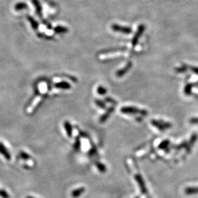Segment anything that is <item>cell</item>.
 <instances>
[{
  "instance_id": "obj_9",
  "label": "cell",
  "mask_w": 198,
  "mask_h": 198,
  "mask_svg": "<svg viewBox=\"0 0 198 198\" xmlns=\"http://www.w3.org/2000/svg\"><path fill=\"white\" fill-rule=\"evenodd\" d=\"M193 84H191V83H189L188 84H186L185 87V89H184V92L185 93V95H190L191 94V92H192V87H193Z\"/></svg>"
},
{
  "instance_id": "obj_1",
  "label": "cell",
  "mask_w": 198,
  "mask_h": 198,
  "mask_svg": "<svg viewBox=\"0 0 198 198\" xmlns=\"http://www.w3.org/2000/svg\"><path fill=\"white\" fill-rule=\"evenodd\" d=\"M152 124L153 126H155L160 129V131H164L165 129H169L171 127V124L170 123L163 122V121H152Z\"/></svg>"
},
{
  "instance_id": "obj_19",
  "label": "cell",
  "mask_w": 198,
  "mask_h": 198,
  "mask_svg": "<svg viewBox=\"0 0 198 198\" xmlns=\"http://www.w3.org/2000/svg\"><path fill=\"white\" fill-rule=\"evenodd\" d=\"M197 84H198V82H197Z\"/></svg>"
},
{
  "instance_id": "obj_7",
  "label": "cell",
  "mask_w": 198,
  "mask_h": 198,
  "mask_svg": "<svg viewBox=\"0 0 198 198\" xmlns=\"http://www.w3.org/2000/svg\"><path fill=\"white\" fill-rule=\"evenodd\" d=\"M27 17V19H28V21L30 22V23L31 25L32 26L33 28L35 29V30L37 29V28H38V27H39V24H38L37 22L34 18H33L32 16H29V15H28Z\"/></svg>"
},
{
  "instance_id": "obj_5",
  "label": "cell",
  "mask_w": 198,
  "mask_h": 198,
  "mask_svg": "<svg viewBox=\"0 0 198 198\" xmlns=\"http://www.w3.org/2000/svg\"><path fill=\"white\" fill-rule=\"evenodd\" d=\"M32 2L33 3V4L34 5L36 10V12L37 14V15L41 17H42V7L41 6V4L39 2V0H32Z\"/></svg>"
},
{
  "instance_id": "obj_18",
  "label": "cell",
  "mask_w": 198,
  "mask_h": 198,
  "mask_svg": "<svg viewBox=\"0 0 198 198\" xmlns=\"http://www.w3.org/2000/svg\"><path fill=\"white\" fill-rule=\"evenodd\" d=\"M27 198H35V197H31V196H28Z\"/></svg>"
},
{
  "instance_id": "obj_2",
  "label": "cell",
  "mask_w": 198,
  "mask_h": 198,
  "mask_svg": "<svg viewBox=\"0 0 198 198\" xmlns=\"http://www.w3.org/2000/svg\"><path fill=\"white\" fill-rule=\"evenodd\" d=\"M111 28L115 32H119L123 33V34H130V33H131V31H132L131 29L129 27L120 26V25H116V24L113 25Z\"/></svg>"
},
{
  "instance_id": "obj_4",
  "label": "cell",
  "mask_w": 198,
  "mask_h": 198,
  "mask_svg": "<svg viewBox=\"0 0 198 198\" xmlns=\"http://www.w3.org/2000/svg\"><path fill=\"white\" fill-rule=\"evenodd\" d=\"M144 28H145V27H144V26H143V25H141V26L139 27V28H138V31H137V32L136 33V34L135 35V37H134L133 40V45L134 46L136 45L137 41H138V39H139V37H140V36L142 34L143 32H144Z\"/></svg>"
},
{
  "instance_id": "obj_6",
  "label": "cell",
  "mask_w": 198,
  "mask_h": 198,
  "mask_svg": "<svg viewBox=\"0 0 198 198\" xmlns=\"http://www.w3.org/2000/svg\"><path fill=\"white\" fill-rule=\"evenodd\" d=\"M85 191V189L84 187H81L79 189H77L75 190H74L72 192V196L74 198H77L79 197L83 192H84Z\"/></svg>"
},
{
  "instance_id": "obj_15",
  "label": "cell",
  "mask_w": 198,
  "mask_h": 198,
  "mask_svg": "<svg viewBox=\"0 0 198 198\" xmlns=\"http://www.w3.org/2000/svg\"><path fill=\"white\" fill-rule=\"evenodd\" d=\"M98 92L99 93L101 94V95H104L106 93V90L104 88H102V87H99L98 90Z\"/></svg>"
},
{
  "instance_id": "obj_8",
  "label": "cell",
  "mask_w": 198,
  "mask_h": 198,
  "mask_svg": "<svg viewBox=\"0 0 198 198\" xmlns=\"http://www.w3.org/2000/svg\"><path fill=\"white\" fill-rule=\"evenodd\" d=\"M27 8H28L27 4L24 2H20L18 3H16L14 6V9L16 10H23Z\"/></svg>"
},
{
  "instance_id": "obj_10",
  "label": "cell",
  "mask_w": 198,
  "mask_h": 198,
  "mask_svg": "<svg viewBox=\"0 0 198 198\" xmlns=\"http://www.w3.org/2000/svg\"><path fill=\"white\" fill-rule=\"evenodd\" d=\"M55 31L57 33H65L68 31V29L65 27H57L55 28Z\"/></svg>"
},
{
  "instance_id": "obj_16",
  "label": "cell",
  "mask_w": 198,
  "mask_h": 198,
  "mask_svg": "<svg viewBox=\"0 0 198 198\" xmlns=\"http://www.w3.org/2000/svg\"><path fill=\"white\" fill-rule=\"evenodd\" d=\"M1 192H0V194H1V195L3 196V197H4V198H8V194H7V192H5L3 191H2Z\"/></svg>"
},
{
  "instance_id": "obj_11",
  "label": "cell",
  "mask_w": 198,
  "mask_h": 198,
  "mask_svg": "<svg viewBox=\"0 0 198 198\" xmlns=\"http://www.w3.org/2000/svg\"><path fill=\"white\" fill-rule=\"evenodd\" d=\"M169 144V141H167V140L164 141H163L161 143V144H160V148H161V149H166L168 147Z\"/></svg>"
},
{
  "instance_id": "obj_12",
  "label": "cell",
  "mask_w": 198,
  "mask_h": 198,
  "mask_svg": "<svg viewBox=\"0 0 198 198\" xmlns=\"http://www.w3.org/2000/svg\"><path fill=\"white\" fill-rule=\"evenodd\" d=\"M57 87H62V88H65V89H67V88H69L70 87V85L67 83H60L57 85Z\"/></svg>"
},
{
  "instance_id": "obj_14",
  "label": "cell",
  "mask_w": 198,
  "mask_h": 198,
  "mask_svg": "<svg viewBox=\"0 0 198 198\" xmlns=\"http://www.w3.org/2000/svg\"><path fill=\"white\" fill-rule=\"evenodd\" d=\"M190 69L195 73L198 75V67H189Z\"/></svg>"
},
{
  "instance_id": "obj_13",
  "label": "cell",
  "mask_w": 198,
  "mask_h": 198,
  "mask_svg": "<svg viewBox=\"0 0 198 198\" xmlns=\"http://www.w3.org/2000/svg\"><path fill=\"white\" fill-rule=\"evenodd\" d=\"M190 122L192 124H198V117H194V118H191Z\"/></svg>"
},
{
  "instance_id": "obj_3",
  "label": "cell",
  "mask_w": 198,
  "mask_h": 198,
  "mask_svg": "<svg viewBox=\"0 0 198 198\" xmlns=\"http://www.w3.org/2000/svg\"><path fill=\"white\" fill-rule=\"evenodd\" d=\"M184 192L188 196L198 194V186H189L185 189Z\"/></svg>"
},
{
  "instance_id": "obj_17",
  "label": "cell",
  "mask_w": 198,
  "mask_h": 198,
  "mask_svg": "<svg viewBox=\"0 0 198 198\" xmlns=\"http://www.w3.org/2000/svg\"><path fill=\"white\" fill-rule=\"evenodd\" d=\"M66 127H67V132H68V133L69 136H70V135H71V130H70V124H67V126H66Z\"/></svg>"
}]
</instances>
